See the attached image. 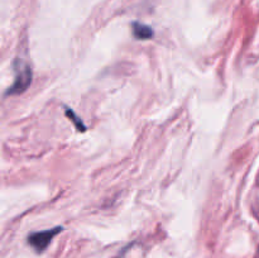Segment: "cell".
I'll return each instance as SVG.
<instances>
[{
	"label": "cell",
	"instance_id": "cell-1",
	"mask_svg": "<svg viewBox=\"0 0 259 258\" xmlns=\"http://www.w3.org/2000/svg\"><path fill=\"white\" fill-rule=\"evenodd\" d=\"M61 230H62V228L57 227L53 228V229L45 230V232L33 233V234L29 235V238H28V242H29V244L32 245L35 250L42 252L43 249L47 248V245L50 244L51 240H52Z\"/></svg>",
	"mask_w": 259,
	"mask_h": 258
},
{
	"label": "cell",
	"instance_id": "cell-2",
	"mask_svg": "<svg viewBox=\"0 0 259 258\" xmlns=\"http://www.w3.org/2000/svg\"><path fill=\"white\" fill-rule=\"evenodd\" d=\"M20 70H18L17 77H15L14 85L10 88L9 94H19L23 93L25 89L28 88V85L32 81V72H30L29 67H19Z\"/></svg>",
	"mask_w": 259,
	"mask_h": 258
},
{
	"label": "cell",
	"instance_id": "cell-3",
	"mask_svg": "<svg viewBox=\"0 0 259 258\" xmlns=\"http://www.w3.org/2000/svg\"><path fill=\"white\" fill-rule=\"evenodd\" d=\"M133 33L137 39H149L153 37V29L151 27L142 23H134L133 24Z\"/></svg>",
	"mask_w": 259,
	"mask_h": 258
},
{
	"label": "cell",
	"instance_id": "cell-4",
	"mask_svg": "<svg viewBox=\"0 0 259 258\" xmlns=\"http://www.w3.org/2000/svg\"><path fill=\"white\" fill-rule=\"evenodd\" d=\"M67 115L70 116V119L71 120L73 121V123L76 124V126H77L78 128V131H85V126H83V124H82V121L80 120V119L77 118V116L75 115V113H73V111H70V110H67Z\"/></svg>",
	"mask_w": 259,
	"mask_h": 258
}]
</instances>
